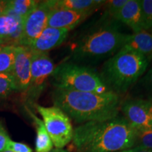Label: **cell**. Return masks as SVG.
<instances>
[{
    "label": "cell",
    "mask_w": 152,
    "mask_h": 152,
    "mask_svg": "<svg viewBox=\"0 0 152 152\" xmlns=\"http://www.w3.org/2000/svg\"><path fill=\"white\" fill-rule=\"evenodd\" d=\"M7 1H0V16L4 12L6 8H7Z\"/></svg>",
    "instance_id": "28"
},
{
    "label": "cell",
    "mask_w": 152,
    "mask_h": 152,
    "mask_svg": "<svg viewBox=\"0 0 152 152\" xmlns=\"http://www.w3.org/2000/svg\"><path fill=\"white\" fill-rule=\"evenodd\" d=\"M128 36L114 26L99 28L75 44L72 49L73 59L77 62L92 63L109 58L124 47Z\"/></svg>",
    "instance_id": "4"
},
{
    "label": "cell",
    "mask_w": 152,
    "mask_h": 152,
    "mask_svg": "<svg viewBox=\"0 0 152 152\" xmlns=\"http://www.w3.org/2000/svg\"><path fill=\"white\" fill-rule=\"evenodd\" d=\"M120 152H152V150L144 149V148L138 147H134L130 148V149L123 150V151H121Z\"/></svg>",
    "instance_id": "27"
},
{
    "label": "cell",
    "mask_w": 152,
    "mask_h": 152,
    "mask_svg": "<svg viewBox=\"0 0 152 152\" xmlns=\"http://www.w3.org/2000/svg\"><path fill=\"white\" fill-rule=\"evenodd\" d=\"M16 46L8 45L0 52V73H11L15 61Z\"/></svg>",
    "instance_id": "19"
},
{
    "label": "cell",
    "mask_w": 152,
    "mask_h": 152,
    "mask_svg": "<svg viewBox=\"0 0 152 152\" xmlns=\"http://www.w3.org/2000/svg\"><path fill=\"white\" fill-rule=\"evenodd\" d=\"M10 140L4 127L1 123H0V152H2L7 149V145Z\"/></svg>",
    "instance_id": "25"
},
{
    "label": "cell",
    "mask_w": 152,
    "mask_h": 152,
    "mask_svg": "<svg viewBox=\"0 0 152 152\" xmlns=\"http://www.w3.org/2000/svg\"><path fill=\"white\" fill-rule=\"evenodd\" d=\"M54 68V63L48 54L33 53L31 60V80L28 90L32 97L36 98L41 94L47 80L52 75Z\"/></svg>",
    "instance_id": "9"
},
{
    "label": "cell",
    "mask_w": 152,
    "mask_h": 152,
    "mask_svg": "<svg viewBox=\"0 0 152 152\" xmlns=\"http://www.w3.org/2000/svg\"><path fill=\"white\" fill-rule=\"evenodd\" d=\"M128 0H110L106 1V13L113 17H115L119 11L123 8V6L127 3Z\"/></svg>",
    "instance_id": "23"
},
{
    "label": "cell",
    "mask_w": 152,
    "mask_h": 152,
    "mask_svg": "<svg viewBox=\"0 0 152 152\" xmlns=\"http://www.w3.org/2000/svg\"><path fill=\"white\" fill-rule=\"evenodd\" d=\"M141 82L143 86L147 90L152 92V68H150L147 73L144 75Z\"/></svg>",
    "instance_id": "26"
},
{
    "label": "cell",
    "mask_w": 152,
    "mask_h": 152,
    "mask_svg": "<svg viewBox=\"0 0 152 152\" xmlns=\"http://www.w3.org/2000/svg\"><path fill=\"white\" fill-rule=\"evenodd\" d=\"M36 108L42 117L44 124L55 147L63 149L72 141L74 130L67 114L54 106L45 107L37 105Z\"/></svg>",
    "instance_id": "6"
},
{
    "label": "cell",
    "mask_w": 152,
    "mask_h": 152,
    "mask_svg": "<svg viewBox=\"0 0 152 152\" xmlns=\"http://www.w3.org/2000/svg\"><path fill=\"white\" fill-rule=\"evenodd\" d=\"M14 90L17 88L12 73H0V96H7Z\"/></svg>",
    "instance_id": "21"
},
{
    "label": "cell",
    "mask_w": 152,
    "mask_h": 152,
    "mask_svg": "<svg viewBox=\"0 0 152 152\" xmlns=\"http://www.w3.org/2000/svg\"><path fill=\"white\" fill-rule=\"evenodd\" d=\"M2 152H13V151H11V150H9V149H6V150H4V151H2Z\"/></svg>",
    "instance_id": "32"
},
{
    "label": "cell",
    "mask_w": 152,
    "mask_h": 152,
    "mask_svg": "<svg viewBox=\"0 0 152 152\" xmlns=\"http://www.w3.org/2000/svg\"><path fill=\"white\" fill-rule=\"evenodd\" d=\"M114 18L129 26L134 33L143 30L141 5L139 0H128Z\"/></svg>",
    "instance_id": "14"
},
{
    "label": "cell",
    "mask_w": 152,
    "mask_h": 152,
    "mask_svg": "<svg viewBox=\"0 0 152 152\" xmlns=\"http://www.w3.org/2000/svg\"><path fill=\"white\" fill-rule=\"evenodd\" d=\"M105 2L106 1L102 0H56L54 7L80 12H94Z\"/></svg>",
    "instance_id": "16"
},
{
    "label": "cell",
    "mask_w": 152,
    "mask_h": 152,
    "mask_svg": "<svg viewBox=\"0 0 152 152\" xmlns=\"http://www.w3.org/2000/svg\"><path fill=\"white\" fill-rule=\"evenodd\" d=\"M7 149L11 150L13 152H33L31 148L27 144L12 141L11 140L9 141Z\"/></svg>",
    "instance_id": "24"
},
{
    "label": "cell",
    "mask_w": 152,
    "mask_h": 152,
    "mask_svg": "<svg viewBox=\"0 0 152 152\" xmlns=\"http://www.w3.org/2000/svg\"><path fill=\"white\" fill-rule=\"evenodd\" d=\"M52 83L56 89L104 94L112 92L99 74L90 67L74 63H63L54 68Z\"/></svg>",
    "instance_id": "5"
},
{
    "label": "cell",
    "mask_w": 152,
    "mask_h": 152,
    "mask_svg": "<svg viewBox=\"0 0 152 152\" xmlns=\"http://www.w3.org/2000/svg\"><path fill=\"white\" fill-rule=\"evenodd\" d=\"M54 1H39L35 8L26 17L23 23L18 46L29 47L47 26V19L54 7Z\"/></svg>",
    "instance_id": "7"
},
{
    "label": "cell",
    "mask_w": 152,
    "mask_h": 152,
    "mask_svg": "<svg viewBox=\"0 0 152 152\" xmlns=\"http://www.w3.org/2000/svg\"><path fill=\"white\" fill-rule=\"evenodd\" d=\"M49 152H68V151L64 149H57V148H56V149H52Z\"/></svg>",
    "instance_id": "30"
},
{
    "label": "cell",
    "mask_w": 152,
    "mask_h": 152,
    "mask_svg": "<svg viewBox=\"0 0 152 152\" xmlns=\"http://www.w3.org/2000/svg\"><path fill=\"white\" fill-rule=\"evenodd\" d=\"M69 31L70 30L67 28L47 27L28 48L35 54H47L50 50L64 43Z\"/></svg>",
    "instance_id": "13"
},
{
    "label": "cell",
    "mask_w": 152,
    "mask_h": 152,
    "mask_svg": "<svg viewBox=\"0 0 152 152\" xmlns=\"http://www.w3.org/2000/svg\"><path fill=\"white\" fill-rule=\"evenodd\" d=\"M24 20L7 6L4 12L0 16V39L4 41L7 45L18 46Z\"/></svg>",
    "instance_id": "11"
},
{
    "label": "cell",
    "mask_w": 152,
    "mask_h": 152,
    "mask_svg": "<svg viewBox=\"0 0 152 152\" xmlns=\"http://www.w3.org/2000/svg\"><path fill=\"white\" fill-rule=\"evenodd\" d=\"M137 130L124 117L90 121L73 131L77 152H115L134 147Z\"/></svg>",
    "instance_id": "1"
},
{
    "label": "cell",
    "mask_w": 152,
    "mask_h": 152,
    "mask_svg": "<svg viewBox=\"0 0 152 152\" xmlns=\"http://www.w3.org/2000/svg\"><path fill=\"white\" fill-rule=\"evenodd\" d=\"M134 147L152 150V130L137 131Z\"/></svg>",
    "instance_id": "22"
},
{
    "label": "cell",
    "mask_w": 152,
    "mask_h": 152,
    "mask_svg": "<svg viewBox=\"0 0 152 152\" xmlns=\"http://www.w3.org/2000/svg\"><path fill=\"white\" fill-rule=\"evenodd\" d=\"M142 23L144 30L152 29V0H141Z\"/></svg>",
    "instance_id": "20"
},
{
    "label": "cell",
    "mask_w": 152,
    "mask_h": 152,
    "mask_svg": "<svg viewBox=\"0 0 152 152\" xmlns=\"http://www.w3.org/2000/svg\"><path fill=\"white\" fill-rule=\"evenodd\" d=\"M39 1L34 0H14L7 1V7L13 10L17 15L26 19L31 11L35 8Z\"/></svg>",
    "instance_id": "18"
},
{
    "label": "cell",
    "mask_w": 152,
    "mask_h": 152,
    "mask_svg": "<svg viewBox=\"0 0 152 152\" xmlns=\"http://www.w3.org/2000/svg\"><path fill=\"white\" fill-rule=\"evenodd\" d=\"M149 60L134 49L123 47L106 61L99 74L112 92L125 94L147 71Z\"/></svg>",
    "instance_id": "3"
},
{
    "label": "cell",
    "mask_w": 152,
    "mask_h": 152,
    "mask_svg": "<svg viewBox=\"0 0 152 152\" xmlns=\"http://www.w3.org/2000/svg\"><path fill=\"white\" fill-rule=\"evenodd\" d=\"M52 101L54 106L80 123L117 117L121 106L120 96L113 92L99 94L55 89Z\"/></svg>",
    "instance_id": "2"
},
{
    "label": "cell",
    "mask_w": 152,
    "mask_h": 152,
    "mask_svg": "<svg viewBox=\"0 0 152 152\" xmlns=\"http://www.w3.org/2000/svg\"><path fill=\"white\" fill-rule=\"evenodd\" d=\"M93 12H80L69 9L53 7L47 19V26L54 28H67L70 30L88 18Z\"/></svg>",
    "instance_id": "12"
},
{
    "label": "cell",
    "mask_w": 152,
    "mask_h": 152,
    "mask_svg": "<svg viewBox=\"0 0 152 152\" xmlns=\"http://www.w3.org/2000/svg\"><path fill=\"white\" fill-rule=\"evenodd\" d=\"M30 115L35 122L36 132H37L35 140V151L49 152L53 149L54 144L47 132L43 121H42L33 113H30Z\"/></svg>",
    "instance_id": "17"
},
{
    "label": "cell",
    "mask_w": 152,
    "mask_h": 152,
    "mask_svg": "<svg viewBox=\"0 0 152 152\" xmlns=\"http://www.w3.org/2000/svg\"><path fill=\"white\" fill-rule=\"evenodd\" d=\"M124 47H130L143 54L149 61L152 59V34L146 30L129 35Z\"/></svg>",
    "instance_id": "15"
},
{
    "label": "cell",
    "mask_w": 152,
    "mask_h": 152,
    "mask_svg": "<svg viewBox=\"0 0 152 152\" xmlns=\"http://www.w3.org/2000/svg\"><path fill=\"white\" fill-rule=\"evenodd\" d=\"M6 46H8V45H7V44L6 43L4 40L0 39V52H1V51L3 49L4 47H5Z\"/></svg>",
    "instance_id": "29"
},
{
    "label": "cell",
    "mask_w": 152,
    "mask_h": 152,
    "mask_svg": "<svg viewBox=\"0 0 152 152\" xmlns=\"http://www.w3.org/2000/svg\"><path fill=\"white\" fill-rule=\"evenodd\" d=\"M150 102H151V121H152V98L150 99Z\"/></svg>",
    "instance_id": "31"
},
{
    "label": "cell",
    "mask_w": 152,
    "mask_h": 152,
    "mask_svg": "<svg viewBox=\"0 0 152 152\" xmlns=\"http://www.w3.org/2000/svg\"><path fill=\"white\" fill-rule=\"evenodd\" d=\"M151 102L142 99H129L121 103V110L127 121L137 131L152 130Z\"/></svg>",
    "instance_id": "8"
},
{
    "label": "cell",
    "mask_w": 152,
    "mask_h": 152,
    "mask_svg": "<svg viewBox=\"0 0 152 152\" xmlns=\"http://www.w3.org/2000/svg\"><path fill=\"white\" fill-rule=\"evenodd\" d=\"M32 53L28 47L16 46L12 73L17 90L27 91L31 80Z\"/></svg>",
    "instance_id": "10"
}]
</instances>
